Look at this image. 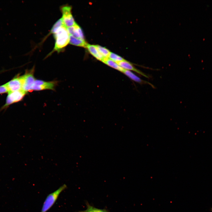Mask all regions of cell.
I'll return each mask as SVG.
<instances>
[{
    "mask_svg": "<svg viewBox=\"0 0 212 212\" xmlns=\"http://www.w3.org/2000/svg\"><path fill=\"white\" fill-rule=\"evenodd\" d=\"M53 34L55 40L54 47L47 57L55 52L59 53L63 52L69 42L70 35L67 28L64 25L57 29Z\"/></svg>",
    "mask_w": 212,
    "mask_h": 212,
    "instance_id": "6da1fadb",
    "label": "cell"
},
{
    "mask_svg": "<svg viewBox=\"0 0 212 212\" xmlns=\"http://www.w3.org/2000/svg\"><path fill=\"white\" fill-rule=\"evenodd\" d=\"M67 188V185L64 184L57 190L47 195L43 203L41 212L48 211L55 203L60 193Z\"/></svg>",
    "mask_w": 212,
    "mask_h": 212,
    "instance_id": "7a4b0ae2",
    "label": "cell"
},
{
    "mask_svg": "<svg viewBox=\"0 0 212 212\" xmlns=\"http://www.w3.org/2000/svg\"><path fill=\"white\" fill-rule=\"evenodd\" d=\"M34 67L31 69L26 70L24 74L21 76L22 80V90L26 93L31 92L36 80L34 76Z\"/></svg>",
    "mask_w": 212,
    "mask_h": 212,
    "instance_id": "3957f363",
    "label": "cell"
},
{
    "mask_svg": "<svg viewBox=\"0 0 212 212\" xmlns=\"http://www.w3.org/2000/svg\"><path fill=\"white\" fill-rule=\"evenodd\" d=\"M60 10L62 14V18L64 25L67 28L76 24L72 14V7L67 4L62 5L60 7Z\"/></svg>",
    "mask_w": 212,
    "mask_h": 212,
    "instance_id": "277c9868",
    "label": "cell"
},
{
    "mask_svg": "<svg viewBox=\"0 0 212 212\" xmlns=\"http://www.w3.org/2000/svg\"><path fill=\"white\" fill-rule=\"evenodd\" d=\"M5 104L2 109L7 107L10 105L21 101L27 93L22 90L9 92Z\"/></svg>",
    "mask_w": 212,
    "mask_h": 212,
    "instance_id": "5b68a950",
    "label": "cell"
},
{
    "mask_svg": "<svg viewBox=\"0 0 212 212\" xmlns=\"http://www.w3.org/2000/svg\"><path fill=\"white\" fill-rule=\"evenodd\" d=\"M57 82L56 81H45L35 80L32 88V90L41 91L47 90H54Z\"/></svg>",
    "mask_w": 212,
    "mask_h": 212,
    "instance_id": "8992f818",
    "label": "cell"
},
{
    "mask_svg": "<svg viewBox=\"0 0 212 212\" xmlns=\"http://www.w3.org/2000/svg\"><path fill=\"white\" fill-rule=\"evenodd\" d=\"M6 84L8 92L22 90V82L21 76L16 77Z\"/></svg>",
    "mask_w": 212,
    "mask_h": 212,
    "instance_id": "52a82bcc",
    "label": "cell"
},
{
    "mask_svg": "<svg viewBox=\"0 0 212 212\" xmlns=\"http://www.w3.org/2000/svg\"><path fill=\"white\" fill-rule=\"evenodd\" d=\"M67 29L70 35L78 39L85 40L82 31L77 24L75 25L67 28Z\"/></svg>",
    "mask_w": 212,
    "mask_h": 212,
    "instance_id": "ba28073f",
    "label": "cell"
},
{
    "mask_svg": "<svg viewBox=\"0 0 212 212\" xmlns=\"http://www.w3.org/2000/svg\"><path fill=\"white\" fill-rule=\"evenodd\" d=\"M117 63L124 69L133 71L147 78L149 77V76L145 74L135 68L132 64L125 60Z\"/></svg>",
    "mask_w": 212,
    "mask_h": 212,
    "instance_id": "9c48e42d",
    "label": "cell"
},
{
    "mask_svg": "<svg viewBox=\"0 0 212 212\" xmlns=\"http://www.w3.org/2000/svg\"><path fill=\"white\" fill-rule=\"evenodd\" d=\"M122 73L132 80L136 82L142 84H149L152 87H154L153 85L151 83L147 81L141 79L130 71L124 69Z\"/></svg>",
    "mask_w": 212,
    "mask_h": 212,
    "instance_id": "30bf717a",
    "label": "cell"
},
{
    "mask_svg": "<svg viewBox=\"0 0 212 212\" xmlns=\"http://www.w3.org/2000/svg\"><path fill=\"white\" fill-rule=\"evenodd\" d=\"M86 47L90 53L94 57L97 59L102 61L104 58L98 52L96 45L87 44Z\"/></svg>",
    "mask_w": 212,
    "mask_h": 212,
    "instance_id": "8fae6325",
    "label": "cell"
},
{
    "mask_svg": "<svg viewBox=\"0 0 212 212\" xmlns=\"http://www.w3.org/2000/svg\"><path fill=\"white\" fill-rule=\"evenodd\" d=\"M69 43L76 46L85 47H86L88 44L85 40L76 38L71 35L69 36Z\"/></svg>",
    "mask_w": 212,
    "mask_h": 212,
    "instance_id": "7c38bea8",
    "label": "cell"
},
{
    "mask_svg": "<svg viewBox=\"0 0 212 212\" xmlns=\"http://www.w3.org/2000/svg\"><path fill=\"white\" fill-rule=\"evenodd\" d=\"M87 208L85 210L80 211L76 212H110L108 209H100L96 208L90 205L87 201H85Z\"/></svg>",
    "mask_w": 212,
    "mask_h": 212,
    "instance_id": "4fadbf2b",
    "label": "cell"
},
{
    "mask_svg": "<svg viewBox=\"0 0 212 212\" xmlns=\"http://www.w3.org/2000/svg\"><path fill=\"white\" fill-rule=\"evenodd\" d=\"M102 62L108 66L121 72H122L124 70V69L121 67L117 63L109 58H104Z\"/></svg>",
    "mask_w": 212,
    "mask_h": 212,
    "instance_id": "5bb4252c",
    "label": "cell"
},
{
    "mask_svg": "<svg viewBox=\"0 0 212 212\" xmlns=\"http://www.w3.org/2000/svg\"><path fill=\"white\" fill-rule=\"evenodd\" d=\"M100 53L104 58H109L110 52L106 48L99 45H95Z\"/></svg>",
    "mask_w": 212,
    "mask_h": 212,
    "instance_id": "9a60e30c",
    "label": "cell"
},
{
    "mask_svg": "<svg viewBox=\"0 0 212 212\" xmlns=\"http://www.w3.org/2000/svg\"><path fill=\"white\" fill-rule=\"evenodd\" d=\"M109 58L117 63L125 60L121 57L111 52L110 53Z\"/></svg>",
    "mask_w": 212,
    "mask_h": 212,
    "instance_id": "2e32d148",
    "label": "cell"
},
{
    "mask_svg": "<svg viewBox=\"0 0 212 212\" xmlns=\"http://www.w3.org/2000/svg\"><path fill=\"white\" fill-rule=\"evenodd\" d=\"M8 92L6 84L0 86V94Z\"/></svg>",
    "mask_w": 212,
    "mask_h": 212,
    "instance_id": "e0dca14e",
    "label": "cell"
}]
</instances>
